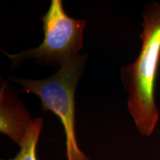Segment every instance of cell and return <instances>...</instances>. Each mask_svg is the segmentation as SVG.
Returning <instances> with one entry per match:
<instances>
[{"mask_svg":"<svg viewBox=\"0 0 160 160\" xmlns=\"http://www.w3.org/2000/svg\"><path fill=\"white\" fill-rule=\"evenodd\" d=\"M142 26L139 54L134 62L122 68L120 74L128 93L130 114L139 133L148 137L159 120L154 88L160 60V3L145 5Z\"/></svg>","mask_w":160,"mask_h":160,"instance_id":"6da1fadb","label":"cell"},{"mask_svg":"<svg viewBox=\"0 0 160 160\" xmlns=\"http://www.w3.org/2000/svg\"><path fill=\"white\" fill-rule=\"evenodd\" d=\"M87 56L78 54L62 63L57 73L43 79H9L22 88V92L37 96L42 110L59 118L65 133L68 160H89L80 150L76 137L75 93L85 68Z\"/></svg>","mask_w":160,"mask_h":160,"instance_id":"7a4b0ae2","label":"cell"},{"mask_svg":"<svg viewBox=\"0 0 160 160\" xmlns=\"http://www.w3.org/2000/svg\"><path fill=\"white\" fill-rule=\"evenodd\" d=\"M41 19L44 39L37 48L13 54L2 50L13 65L32 59L42 65L61 67L68 59L79 54L83 47L85 20L70 17L65 13L61 0H52L48 11Z\"/></svg>","mask_w":160,"mask_h":160,"instance_id":"3957f363","label":"cell"},{"mask_svg":"<svg viewBox=\"0 0 160 160\" xmlns=\"http://www.w3.org/2000/svg\"><path fill=\"white\" fill-rule=\"evenodd\" d=\"M33 119L8 81L2 82L0 90V131L17 144L22 142Z\"/></svg>","mask_w":160,"mask_h":160,"instance_id":"277c9868","label":"cell"},{"mask_svg":"<svg viewBox=\"0 0 160 160\" xmlns=\"http://www.w3.org/2000/svg\"><path fill=\"white\" fill-rule=\"evenodd\" d=\"M43 119L41 117L33 119L31 127L22 142L17 156L9 160H37V146L40 133L43 126Z\"/></svg>","mask_w":160,"mask_h":160,"instance_id":"5b68a950","label":"cell"}]
</instances>
